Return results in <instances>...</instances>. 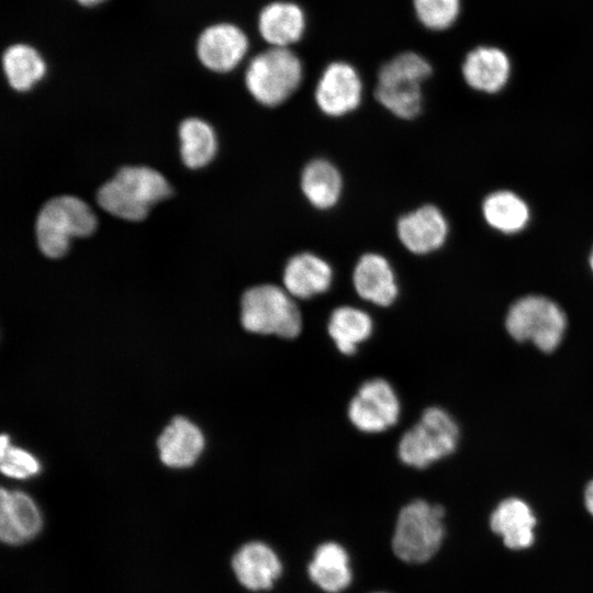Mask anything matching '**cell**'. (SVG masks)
<instances>
[{
	"label": "cell",
	"mask_w": 593,
	"mask_h": 593,
	"mask_svg": "<svg viewBox=\"0 0 593 593\" xmlns=\"http://www.w3.org/2000/svg\"><path fill=\"white\" fill-rule=\"evenodd\" d=\"M433 66L421 53L406 49L387 59L378 69L376 100L393 115L411 120L422 110V85Z\"/></svg>",
	"instance_id": "cell-1"
},
{
	"label": "cell",
	"mask_w": 593,
	"mask_h": 593,
	"mask_svg": "<svg viewBox=\"0 0 593 593\" xmlns=\"http://www.w3.org/2000/svg\"><path fill=\"white\" fill-rule=\"evenodd\" d=\"M171 192V187L160 172L149 167L126 166L99 188L97 201L104 211L116 217L141 221L153 205Z\"/></svg>",
	"instance_id": "cell-2"
},
{
	"label": "cell",
	"mask_w": 593,
	"mask_h": 593,
	"mask_svg": "<svg viewBox=\"0 0 593 593\" xmlns=\"http://www.w3.org/2000/svg\"><path fill=\"white\" fill-rule=\"evenodd\" d=\"M303 74L302 60L292 48L269 46L251 57L244 79L256 101L266 107H277L296 91Z\"/></svg>",
	"instance_id": "cell-3"
},
{
	"label": "cell",
	"mask_w": 593,
	"mask_h": 593,
	"mask_svg": "<svg viewBox=\"0 0 593 593\" xmlns=\"http://www.w3.org/2000/svg\"><path fill=\"white\" fill-rule=\"evenodd\" d=\"M240 323L250 333L294 338L302 329L295 299L284 288L265 283L247 289L240 299Z\"/></svg>",
	"instance_id": "cell-4"
},
{
	"label": "cell",
	"mask_w": 593,
	"mask_h": 593,
	"mask_svg": "<svg viewBox=\"0 0 593 593\" xmlns=\"http://www.w3.org/2000/svg\"><path fill=\"white\" fill-rule=\"evenodd\" d=\"M445 510L441 505L415 500L398 515L392 550L407 563H423L433 558L444 539Z\"/></svg>",
	"instance_id": "cell-5"
},
{
	"label": "cell",
	"mask_w": 593,
	"mask_h": 593,
	"mask_svg": "<svg viewBox=\"0 0 593 593\" xmlns=\"http://www.w3.org/2000/svg\"><path fill=\"white\" fill-rule=\"evenodd\" d=\"M96 226V216L86 202L71 195L55 197L37 214V246L46 257L59 258L68 251L71 238L87 237Z\"/></svg>",
	"instance_id": "cell-6"
},
{
	"label": "cell",
	"mask_w": 593,
	"mask_h": 593,
	"mask_svg": "<svg viewBox=\"0 0 593 593\" xmlns=\"http://www.w3.org/2000/svg\"><path fill=\"white\" fill-rule=\"evenodd\" d=\"M458 440L459 427L454 417L441 407L430 406L401 436L398 456L404 465L424 469L451 455Z\"/></svg>",
	"instance_id": "cell-7"
},
{
	"label": "cell",
	"mask_w": 593,
	"mask_h": 593,
	"mask_svg": "<svg viewBox=\"0 0 593 593\" xmlns=\"http://www.w3.org/2000/svg\"><path fill=\"white\" fill-rule=\"evenodd\" d=\"M567 318L561 307L548 298L527 295L510 307L505 327L517 342H532L541 351L555 350L562 340Z\"/></svg>",
	"instance_id": "cell-8"
},
{
	"label": "cell",
	"mask_w": 593,
	"mask_h": 593,
	"mask_svg": "<svg viewBox=\"0 0 593 593\" xmlns=\"http://www.w3.org/2000/svg\"><path fill=\"white\" fill-rule=\"evenodd\" d=\"M250 40L238 23L224 20L205 25L195 40V55L203 67L216 74L234 70L246 57Z\"/></svg>",
	"instance_id": "cell-9"
},
{
	"label": "cell",
	"mask_w": 593,
	"mask_h": 593,
	"mask_svg": "<svg viewBox=\"0 0 593 593\" xmlns=\"http://www.w3.org/2000/svg\"><path fill=\"white\" fill-rule=\"evenodd\" d=\"M400 413L401 404L394 388L381 378L363 382L347 410L350 423L367 434L388 430L398 423Z\"/></svg>",
	"instance_id": "cell-10"
},
{
	"label": "cell",
	"mask_w": 593,
	"mask_h": 593,
	"mask_svg": "<svg viewBox=\"0 0 593 593\" xmlns=\"http://www.w3.org/2000/svg\"><path fill=\"white\" fill-rule=\"evenodd\" d=\"M362 80L357 68L346 60H333L321 72L314 90L318 109L328 116H343L358 108Z\"/></svg>",
	"instance_id": "cell-11"
},
{
	"label": "cell",
	"mask_w": 593,
	"mask_h": 593,
	"mask_svg": "<svg viewBox=\"0 0 593 593\" xmlns=\"http://www.w3.org/2000/svg\"><path fill=\"white\" fill-rule=\"evenodd\" d=\"M309 18L305 9L292 0H272L265 3L255 19L259 37L271 47L299 44L306 35Z\"/></svg>",
	"instance_id": "cell-12"
},
{
	"label": "cell",
	"mask_w": 593,
	"mask_h": 593,
	"mask_svg": "<svg viewBox=\"0 0 593 593\" xmlns=\"http://www.w3.org/2000/svg\"><path fill=\"white\" fill-rule=\"evenodd\" d=\"M396 234L409 251L426 255L445 244L448 236V222L437 206L425 204L399 219Z\"/></svg>",
	"instance_id": "cell-13"
},
{
	"label": "cell",
	"mask_w": 593,
	"mask_h": 593,
	"mask_svg": "<svg viewBox=\"0 0 593 593\" xmlns=\"http://www.w3.org/2000/svg\"><path fill=\"white\" fill-rule=\"evenodd\" d=\"M512 71L507 53L499 46L481 44L471 48L461 64V76L473 90L496 93L508 82Z\"/></svg>",
	"instance_id": "cell-14"
},
{
	"label": "cell",
	"mask_w": 593,
	"mask_h": 593,
	"mask_svg": "<svg viewBox=\"0 0 593 593\" xmlns=\"http://www.w3.org/2000/svg\"><path fill=\"white\" fill-rule=\"evenodd\" d=\"M232 569L244 588L258 592L272 588L281 574L282 564L270 546L262 541H249L233 556Z\"/></svg>",
	"instance_id": "cell-15"
},
{
	"label": "cell",
	"mask_w": 593,
	"mask_h": 593,
	"mask_svg": "<svg viewBox=\"0 0 593 593\" xmlns=\"http://www.w3.org/2000/svg\"><path fill=\"white\" fill-rule=\"evenodd\" d=\"M0 504V537L3 542L20 545L40 533L42 515L30 495L2 488Z\"/></svg>",
	"instance_id": "cell-16"
},
{
	"label": "cell",
	"mask_w": 593,
	"mask_h": 593,
	"mask_svg": "<svg viewBox=\"0 0 593 593\" xmlns=\"http://www.w3.org/2000/svg\"><path fill=\"white\" fill-rule=\"evenodd\" d=\"M353 284L362 300L378 306L391 305L399 294L392 266L376 253H367L358 259L353 271Z\"/></svg>",
	"instance_id": "cell-17"
},
{
	"label": "cell",
	"mask_w": 593,
	"mask_h": 593,
	"mask_svg": "<svg viewBox=\"0 0 593 593\" xmlns=\"http://www.w3.org/2000/svg\"><path fill=\"white\" fill-rule=\"evenodd\" d=\"M333 282L329 264L312 253L292 256L282 272L286 291L294 299L306 300L326 292Z\"/></svg>",
	"instance_id": "cell-18"
},
{
	"label": "cell",
	"mask_w": 593,
	"mask_h": 593,
	"mask_svg": "<svg viewBox=\"0 0 593 593\" xmlns=\"http://www.w3.org/2000/svg\"><path fill=\"white\" fill-rule=\"evenodd\" d=\"M157 447L164 465L177 469L188 468L201 456L204 437L195 424L177 416L160 433Z\"/></svg>",
	"instance_id": "cell-19"
},
{
	"label": "cell",
	"mask_w": 593,
	"mask_h": 593,
	"mask_svg": "<svg viewBox=\"0 0 593 593\" xmlns=\"http://www.w3.org/2000/svg\"><path fill=\"white\" fill-rule=\"evenodd\" d=\"M491 529L502 536L510 549H525L535 539L536 518L526 502L517 497L502 501L490 518Z\"/></svg>",
	"instance_id": "cell-20"
},
{
	"label": "cell",
	"mask_w": 593,
	"mask_h": 593,
	"mask_svg": "<svg viewBox=\"0 0 593 593\" xmlns=\"http://www.w3.org/2000/svg\"><path fill=\"white\" fill-rule=\"evenodd\" d=\"M312 582L326 593H339L349 586L353 573L349 556L337 542L320 545L307 567Z\"/></svg>",
	"instance_id": "cell-21"
},
{
	"label": "cell",
	"mask_w": 593,
	"mask_h": 593,
	"mask_svg": "<svg viewBox=\"0 0 593 593\" xmlns=\"http://www.w3.org/2000/svg\"><path fill=\"white\" fill-rule=\"evenodd\" d=\"M2 69L10 87L27 91L46 74V63L33 45L24 42L10 44L2 53Z\"/></svg>",
	"instance_id": "cell-22"
},
{
	"label": "cell",
	"mask_w": 593,
	"mask_h": 593,
	"mask_svg": "<svg viewBox=\"0 0 593 593\" xmlns=\"http://www.w3.org/2000/svg\"><path fill=\"white\" fill-rule=\"evenodd\" d=\"M372 331L371 316L366 311L350 305L333 310L327 323L329 337L339 353L347 356L355 354L359 345L370 337Z\"/></svg>",
	"instance_id": "cell-23"
},
{
	"label": "cell",
	"mask_w": 593,
	"mask_h": 593,
	"mask_svg": "<svg viewBox=\"0 0 593 593\" xmlns=\"http://www.w3.org/2000/svg\"><path fill=\"white\" fill-rule=\"evenodd\" d=\"M300 184L304 197L313 206L326 210L339 200L343 179L332 163L314 159L303 168Z\"/></svg>",
	"instance_id": "cell-24"
},
{
	"label": "cell",
	"mask_w": 593,
	"mask_h": 593,
	"mask_svg": "<svg viewBox=\"0 0 593 593\" xmlns=\"http://www.w3.org/2000/svg\"><path fill=\"white\" fill-rule=\"evenodd\" d=\"M482 213L492 228L504 234L523 231L530 216L527 203L510 190H497L486 195Z\"/></svg>",
	"instance_id": "cell-25"
},
{
	"label": "cell",
	"mask_w": 593,
	"mask_h": 593,
	"mask_svg": "<svg viewBox=\"0 0 593 593\" xmlns=\"http://www.w3.org/2000/svg\"><path fill=\"white\" fill-rule=\"evenodd\" d=\"M180 155L184 165L198 169L208 165L216 153L213 128L204 121L190 118L179 126Z\"/></svg>",
	"instance_id": "cell-26"
},
{
	"label": "cell",
	"mask_w": 593,
	"mask_h": 593,
	"mask_svg": "<svg viewBox=\"0 0 593 593\" xmlns=\"http://www.w3.org/2000/svg\"><path fill=\"white\" fill-rule=\"evenodd\" d=\"M462 0H412L416 22L428 32H446L459 21Z\"/></svg>",
	"instance_id": "cell-27"
},
{
	"label": "cell",
	"mask_w": 593,
	"mask_h": 593,
	"mask_svg": "<svg viewBox=\"0 0 593 593\" xmlns=\"http://www.w3.org/2000/svg\"><path fill=\"white\" fill-rule=\"evenodd\" d=\"M0 468L4 475L14 479H26L41 470L38 460L29 451L10 445L5 434L0 438Z\"/></svg>",
	"instance_id": "cell-28"
},
{
	"label": "cell",
	"mask_w": 593,
	"mask_h": 593,
	"mask_svg": "<svg viewBox=\"0 0 593 593\" xmlns=\"http://www.w3.org/2000/svg\"><path fill=\"white\" fill-rule=\"evenodd\" d=\"M584 504L589 513L593 516V480L585 488Z\"/></svg>",
	"instance_id": "cell-29"
},
{
	"label": "cell",
	"mask_w": 593,
	"mask_h": 593,
	"mask_svg": "<svg viewBox=\"0 0 593 593\" xmlns=\"http://www.w3.org/2000/svg\"><path fill=\"white\" fill-rule=\"evenodd\" d=\"M77 4L86 9H92L107 3L109 0H74Z\"/></svg>",
	"instance_id": "cell-30"
},
{
	"label": "cell",
	"mask_w": 593,
	"mask_h": 593,
	"mask_svg": "<svg viewBox=\"0 0 593 593\" xmlns=\"http://www.w3.org/2000/svg\"><path fill=\"white\" fill-rule=\"evenodd\" d=\"M589 264H590L591 270L593 271V248H592V251L590 254Z\"/></svg>",
	"instance_id": "cell-31"
},
{
	"label": "cell",
	"mask_w": 593,
	"mask_h": 593,
	"mask_svg": "<svg viewBox=\"0 0 593 593\" xmlns=\"http://www.w3.org/2000/svg\"><path fill=\"white\" fill-rule=\"evenodd\" d=\"M379 593H382V592H379Z\"/></svg>",
	"instance_id": "cell-32"
}]
</instances>
